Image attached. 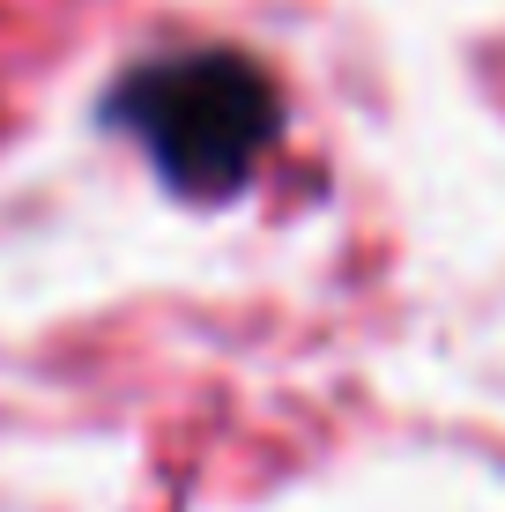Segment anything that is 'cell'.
<instances>
[{
    "mask_svg": "<svg viewBox=\"0 0 505 512\" xmlns=\"http://www.w3.org/2000/svg\"><path fill=\"white\" fill-rule=\"evenodd\" d=\"M112 119L142 141V156L164 171L171 193L223 201L253 179V164L275 149V82L231 45H194L134 67L112 90Z\"/></svg>",
    "mask_w": 505,
    "mask_h": 512,
    "instance_id": "1",
    "label": "cell"
}]
</instances>
